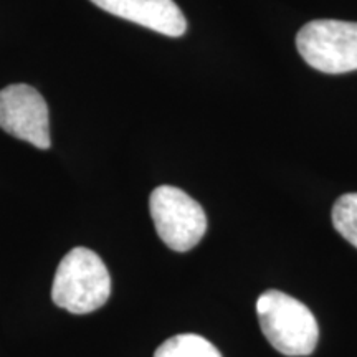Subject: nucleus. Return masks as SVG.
<instances>
[{
	"label": "nucleus",
	"mask_w": 357,
	"mask_h": 357,
	"mask_svg": "<svg viewBox=\"0 0 357 357\" xmlns=\"http://www.w3.org/2000/svg\"><path fill=\"white\" fill-rule=\"evenodd\" d=\"M154 357H222L211 341L199 334H177L162 342Z\"/></svg>",
	"instance_id": "obj_7"
},
{
	"label": "nucleus",
	"mask_w": 357,
	"mask_h": 357,
	"mask_svg": "<svg viewBox=\"0 0 357 357\" xmlns=\"http://www.w3.org/2000/svg\"><path fill=\"white\" fill-rule=\"evenodd\" d=\"M333 225L342 238L357 248V194H344L333 207Z\"/></svg>",
	"instance_id": "obj_8"
},
{
	"label": "nucleus",
	"mask_w": 357,
	"mask_h": 357,
	"mask_svg": "<svg viewBox=\"0 0 357 357\" xmlns=\"http://www.w3.org/2000/svg\"><path fill=\"white\" fill-rule=\"evenodd\" d=\"M101 10L113 13L166 37H182L187 20L174 0H91Z\"/></svg>",
	"instance_id": "obj_6"
},
{
	"label": "nucleus",
	"mask_w": 357,
	"mask_h": 357,
	"mask_svg": "<svg viewBox=\"0 0 357 357\" xmlns=\"http://www.w3.org/2000/svg\"><path fill=\"white\" fill-rule=\"evenodd\" d=\"M149 211L159 238L174 252H189L207 231V215L200 204L174 185L153 190Z\"/></svg>",
	"instance_id": "obj_4"
},
{
	"label": "nucleus",
	"mask_w": 357,
	"mask_h": 357,
	"mask_svg": "<svg viewBox=\"0 0 357 357\" xmlns=\"http://www.w3.org/2000/svg\"><path fill=\"white\" fill-rule=\"evenodd\" d=\"M0 128L38 149L52 144L47 101L29 84H10L0 91Z\"/></svg>",
	"instance_id": "obj_5"
},
{
	"label": "nucleus",
	"mask_w": 357,
	"mask_h": 357,
	"mask_svg": "<svg viewBox=\"0 0 357 357\" xmlns=\"http://www.w3.org/2000/svg\"><path fill=\"white\" fill-rule=\"evenodd\" d=\"M303 60L328 75L357 70V22L321 19L306 24L296 35Z\"/></svg>",
	"instance_id": "obj_3"
},
{
	"label": "nucleus",
	"mask_w": 357,
	"mask_h": 357,
	"mask_svg": "<svg viewBox=\"0 0 357 357\" xmlns=\"http://www.w3.org/2000/svg\"><path fill=\"white\" fill-rule=\"evenodd\" d=\"M263 336L284 356H310L319 339L318 321L305 303L289 294L268 289L257 301Z\"/></svg>",
	"instance_id": "obj_1"
},
{
	"label": "nucleus",
	"mask_w": 357,
	"mask_h": 357,
	"mask_svg": "<svg viewBox=\"0 0 357 357\" xmlns=\"http://www.w3.org/2000/svg\"><path fill=\"white\" fill-rule=\"evenodd\" d=\"M111 294L108 268L93 250L77 247L56 268L52 300L71 314H88L105 306Z\"/></svg>",
	"instance_id": "obj_2"
}]
</instances>
